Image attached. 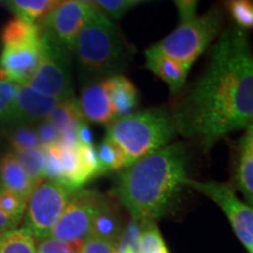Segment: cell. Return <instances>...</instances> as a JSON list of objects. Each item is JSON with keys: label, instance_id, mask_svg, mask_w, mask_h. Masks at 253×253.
Instances as JSON below:
<instances>
[{"label": "cell", "instance_id": "9", "mask_svg": "<svg viewBox=\"0 0 253 253\" xmlns=\"http://www.w3.org/2000/svg\"><path fill=\"white\" fill-rule=\"evenodd\" d=\"M185 186L197 190L213 201L225 213L237 238L248 253H253V209L240 201L232 184L216 181L199 182L188 177Z\"/></svg>", "mask_w": 253, "mask_h": 253}, {"label": "cell", "instance_id": "27", "mask_svg": "<svg viewBox=\"0 0 253 253\" xmlns=\"http://www.w3.org/2000/svg\"><path fill=\"white\" fill-rule=\"evenodd\" d=\"M27 202H25L17 195L12 194L7 190L0 188V209L6 217H8L15 224L20 223L25 211H26Z\"/></svg>", "mask_w": 253, "mask_h": 253}, {"label": "cell", "instance_id": "24", "mask_svg": "<svg viewBox=\"0 0 253 253\" xmlns=\"http://www.w3.org/2000/svg\"><path fill=\"white\" fill-rule=\"evenodd\" d=\"M97 160L100 164L101 175L123 170L126 167V161L122 151L116 144H114L108 138H104L96 149Z\"/></svg>", "mask_w": 253, "mask_h": 253}, {"label": "cell", "instance_id": "8", "mask_svg": "<svg viewBox=\"0 0 253 253\" xmlns=\"http://www.w3.org/2000/svg\"><path fill=\"white\" fill-rule=\"evenodd\" d=\"M106 201L107 196L96 190L82 188L75 190L48 237L82 244L90 235L95 218Z\"/></svg>", "mask_w": 253, "mask_h": 253}, {"label": "cell", "instance_id": "15", "mask_svg": "<svg viewBox=\"0 0 253 253\" xmlns=\"http://www.w3.org/2000/svg\"><path fill=\"white\" fill-rule=\"evenodd\" d=\"M236 188L242 192L249 205L253 204V125L245 128V132L237 144L235 164Z\"/></svg>", "mask_w": 253, "mask_h": 253}, {"label": "cell", "instance_id": "1", "mask_svg": "<svg viewBox=\"0 0 253 253\" xmlns=\"http://www.w3.org/2000/svg\"><path fill=\"white\" fill-rule=\"evenodd\" d=\"M176 134L205 151L253 121V54L248 34L231 25L209 52L196 80L176 95L169 109Z\"/></svg>", "mask_w": 253, "mask_h": 253}, {"label": "cell", "instance_id": "34", "mask_svg": "<svg viewBox=\"0 0 253 253\" xmlns=\"http://www.w3.org/2000/svg\"><path fill=\"white\" fill-rule=\"evenodd\" d=\"M94 5L99 6L104 13L114 19L121 18L130 7L128 0H94Z\"/></svg>", "mask_w": 253, "mask_h": 253}, {"label": "cell", "instance_id": "36", "mask_svg": "<svg viewBox=\"0 0 253 253\" xmlns=\"http://www.w3.org/2000/svg\"><path fill=\"white\" fill-rule=\"evenodd\" d=\"M77 141L79 144L93 145V132H91L87 121H84L79 126L77 130Z\"/></svg>", "mask_w": 253, "mask_h": 253}, {"label": "cell", "instance_id": "37", "mask_svg": "<svg viewBox=\"0 0 253 253\" xmlns=\"http://www.w3.org/2000/svg\"><path fill=\"white\" fill-rule=\"evenodd\" d=\"M18 225L9 219L8 217H6L4 213H2L1 209H0V231L4 230H11V229H15Z\"/></svg>", "mask_w": 253, "mask_h": 253}, {"label": "cell", "instance_id": "31", "mask_svg": "<svg viewBox=\"0 0 253 253\" xmlns=\"http://www.w3.org/2000/svg\"><path fill=\"white\" fill-rule=\"evenodd\" d=\"M34 130H36L40 147H48V145L58 144L61 141V136H60L59 130L48 120H42V121L38 122L37 128Z\"/></svg>", "mask_w": 253, "mask_h": 253}, {"label": "cell", "instance_id": "29", "mask_svg": "<svg viewBox=\"0 0 253 253\" xmlns=\"http://www.w3.org/2000/svg\"><path fill=\"white\" fill-rule=\"evenodd\" d=\"M140 223L130 220L122 231V235L116 245L118 253H141L140 251Z\"/></svg>", "mask_w": 253, "mask_h": 253}, {"label": "cell", "instance_id": "16", "mask_svg": "<svg viewBox=\"0 0 253 253\" xmlns=\"http://www.w3.org/2000/svg\"><path fill=\"white\" fill-rule=\"evenodd\" d=\"M53 123L61 136L60 143L74 145L78 143L77 130L82 122L86 121L79 108V103L75 99L62 100L56 104L47 119Z\"/></svg>", "mask_w": 253, "mask_h": 253}, {"label": "cell", "instance_id": "12", "mask_svg": "<svg viewBox=\"0 0 253 253\" xmlns=\"http://www.w3.org/2000/svg\"><path fill=\"white\" fill-rule=\"evenodd\" d=\"M41 38L34 42L2 47L0 56V72L8 80L26 84L39 65Z\"/></svg>", "mask_w": 253, "mask_h": 253}, {"label": "cell", "instance_id": "2", "mask_svg": "<svg viewBox=\"0 0 253 253\" xmlns=\"http://www.w3.org/2000/svg\"><path fill=\"white\" fill-rule=\"evenodd\" d=\"M188 163V144H168L123 169L114 189L116 198L132 220H156L170 210L185 186Z\"/></svg>", "mask_w": 253, "mask_h": 253}, {"label": "cell", "instance_id": "20", "mask_svg": "<svg viewBox=\"0 0 253 253\" xmlns=\"http://www.w3.org/2000/svg\"><path fill=\"white\" fill-rule=\"evenodd\" d=\"M41 30L39 25L21 17H15L8 21L2 28V47L21 45V43L39 41Z\"/></svg>", "mask_w": 253, "mask_h": 253}, {"label": "cell", "instance_id": "17", "mask_svg": "<svg viewBox=\"0 0 253 253\" xmlns=\"http://www.w3.org/2000/svg\"><path fill=\"white\" fill-rule=\"evenodd\" d=\"M104 82L116 119L134 113V109L140 102L138 90L135 84L121 74L104 79Z\"/></svg>", "mask_w": 253, "mask_h": 253}, {"label": "cell", "instance_id": "14", "mask_svg": "<svg viewBox=\"0 0 253 253\" xmlns=\"http://www.w3.org/2000/svg\"><path fill=\"white\" fill-rule=\"evenodd\" d=\"M144 56V67L160 78L169 87L171 96L175 97L181 93L184 88L190 68L157 52L153 46L145 50Z\"/></svg>", "mask_w": 253, "mask_h": 253}, {"label": "cell", "instance_id": "7", "mask_svg": "<svg viewBox=\"0 0 253 253\" xmlns=\"http://www.w3.org/2000/svg\"><path fill=\"white\" fill-rule=\"evenodd\" d=\"M74 191L61 182L48 179L36 186L27 201L25 217V227L34 239L41 240L49 236Z\"/></svg>", "mask_w": 253, "mask_h": 253}, {"label": "cell", "instance_id": "25", "mask_svg": "<svg viewBox=\"0 0 253 253\" xmlns=\"http://www.w3.org/2000/svg\"><path fill=\"white\" fill-rule=\"evenodd\" d=\"M140 251L141 253H169L156 220L147 219L140 223Z\"/></svg>", "mask_w": 253, "mask_h": 253}, {"label": "cell", "instance_id": "6", "mask_svg": "<svg viewBox=\"0 0 253 253\" xmlns=\"http://www.w3.org/2000/svg\"><path fill=\"white\" fill-rule=\"evenodd\" d=\"M71 54L53 34L41 30L40 61L27 86L59 101L74 99Z\"/></svg>", "mask_w": 253, "mask_h": 253}, {"label": "cell", "instance_id": "13", "mask_svg": "<svg viewBox=\"0 0 253 253\" xmlns=\"http://www.w3.org/2000/svg\"><path fill=\"white\" fill-rule=\"evenodd\" d=\"M78 103L86 121L108 126L116 120L104 80L84 84Z\"/></svg>", "mask_w": 253, "mask_h": 253}, {"label": "cell", "instance_id": "21", "mask_svg": "<svg viewBox=\"0 0 253 253\" xmlns=\"http://www.w3.org/2000/svg\"><path fill=\"white\" fill-rule=\"evenodd\" d=\"M12 154L34 185L38 186L45 181V154L42 147L13 150Z\"/></svg>", "mask_w": 253, "mask_h": 253}, {"label": "cell", "instance_id": "38", "mask_svg": "<svg viewBox=\"0 0 253 253\" xmlns=\"http://www.w3.org/2000/svg\"><path fill=\"white\" fill-rule=\"evenodd\" d=\"M75 1L82 2V4H86V5H89V6H93V7H95L94 0H75Z\"/></svg>", "mask_w": 253, "mask_h": 253}, {"label": "cell", "instance_id": "18", "mask_svg": "<svg viewBox=\"0 0 253 253\" xmlns=\"http://www.w3.org/2000/svg\"><path fill=\"white\" fill-rule=\"evenodd\" d=\"M0 188L17 195L25 202L36 189L12 153L6 154L0 160Z\"/></svg>", "mask_w": 253, "mask_h": 253}, {"label": "cell", "instance_id": "11", "mask_svg": "<svg viewBox=\"0 0 253 253\" xmlns=\"http://www.w3.org/2000/svg\"><path fill=\"white\" fill-rule=\"evenodd\" d=\"M59 102L54 97L37 93L27 84H20L14 100L0 116V123L9 126H31L46 120Z\"/></svg>", "mask_w": 253, "mask_h": 253}, {"label": "cell", "instance_id": "35", "mask_svg": "<svg viewBox=\"0 0 253 253\" xmlns=\"http://www.w3.org/2000/svg\"><path fill=\"white\" fill-rule=\"evenodd\" d=\"M173 2L178 8L181 23H185L196 15L198 0H173Z\"/></svg>", "mask_w": 253, "mask_h": 253}, {"label": "cell", "instance_id": "22", "mask_svg": "<svg viewBox=\"0 0 253 253\" xmlns=\"http://www.w3.org/2000/svg\"><path fill=\"white\" fill-rule=\"evenodd\" d=\"M0 253H37L36 239L26 227L0 231Z\"/></svg>", "mask_w": 253, "mask_h": 253}, {"label": "cell", "instance_id": "32", "mask_svg": "<svg viewBox=\"0 0 253 253\" xmlns=\"http://www.w3.org/2000/svg\"><path fill=\"white\" fill-rule=\"evenodd\" d=\"M80 253H118L116 245L96 236H88L82 242Z\"/></svg>", "mask_w": 253, "mask_h": 253}, {"label": "cell", "instance_id": "19", "mask_svg": "<svg viewBox=\"0 0 253 253\" xmlns=\"http://www.w3.org/2000/svg\"><path fill=\"white\" fill-rule=\"evenodd\" d=\"M122 231L123 226L118 207L107 197V201L104 202L102 209L95 218L90 235L108 240L114 245H118Z\"/></svg>", "mask_w": 253, "mask_h": 253}, {"label": "cell", "instance_id": "39", "mask_svg": "<svg viewBox=\"0 0 253 253\" xmlns=\"http://www.w3.org/2000/svg\"><path fill=\"white\" fill-rule=\"evenodd\" d=\"M128 1H129V5H130V7H131V6H134L136 4H140V2L145 1V0H128Z\"/></svg>", "mask_w": 253, "mask_h": 253}, {"label": "cell", "instance_id": "33", "mask_svg": "<svg viewBox=\"0 0 253 253\" xmlns=\"http://www.w3.org/2000/svg\"><path fill=\"white\" fill-rule=\"evenodd\" d=\"M19 86L20 84L6 79L0 72V116L6 112L9 104L14 100Z\"/></svg>", "mask_w": 253, "mask_h": 253}, {"label": "cell", "instance_id": "30", "mask_svg": "<svg viewBox=\"0 0 253 253\" xmlns=\"http://www.w3.org/2000/svg\"><path fill=\"white\" fill-rule=\"evenodd\" d=\"M81 244L63 242L55 238L47 237L39 240L37 245V253H80Z\"/></svg>", "mask_w": 253, "mask_h": 253}, {"label": "cell", "instance_id": "3", "mask_svg": "<svg viewBox=\"0 0 253 253\" xmlns=\"http://www.w3.org/2000/svg\"><path fill=\"white\" fill-rule=\"evenodd\" d=\"M74 52L84 84L118 75L131 55L118 26L96 7L91 9L79 32Z\"/></svg>", "mask_w": 253, "mask_h": 253}, {"label": "cell", "instance_id": "28", "mask_svg": "<svg viewBox=\"0 0 253 253\" xmlns=\"http://www.w3.org/2000/svg\"><path fill=\"white\" fill-rule=\"evenodd\" d=\"M8 140L11 142L13 150L40 147L36 130H34V128H31V126H11Z\"/></svg>", "mask_w": 253, "mask_h": 253}, {"label": "cell", "instance_id": "5", "mask_svg": "<svg viewBox=\"0 0 253 253\" xmlns=\"http://www.w3.org/2000/svg\"><path fill=\"white\" fill-rule=\"evenodd\" d=\"M224 23L223 9L214 6L204 14L195 15L185 23H181L175 31L153 47L168 58L191 68L196 60L223 32Z\"/></svg>", "mask_w": 253, "mask_h": 253}, {"label": "cell", "instance_id": "10", "mask_svg": "<svg viewBox=\"0 0 253 253\" xmlns=\"http://www.w3.org/2000/svg\"><path fill=\"white\" fill-rule=\"evenodd\" d=\"M93 6L75 0H61L43 18L40 28L53 34L69 52H74L75 42Z\"/></svg>", "mask_w": 253, "mask_h": 253}, {"label": "cell", "instance_id": "4", "mask_svg": "<svg viewBox=\"0 0 253 253\" xmlns=\"http://www.w3.org/2000/svg\"><path fill=\"white\" fill-rule=\"evenodd\" d=\"M175 135L169 109L149 108L114 120L107 126L106 138L118 145L129 167L170 144Z\"/></svg>", "mask_w": 253, "mask_h": 253}, {"label": "cell", "instance_id": "26", "mask_svg": "<svg viewBox=\"0 0 253 253\" xmlns=\"http://www.w3.org/2000/svg\"><path fill=\"white\" fill-rule=\"evenodd\" d=\"M226 8L237 27L244 31L253 27V4L251 0H226Z\"/></svg>", "mask_w": 253, "mask_h": 253}, {"label": "cell", "instance_id": "23", "mask_svg": "<svg viewBox=\"0 0 253 253\" xmlns=\"http://www.w3.org/2000/svg\"><path fill=\"white\" fill-rule=\"evenodd\" d=\"M61 0H7L17 17L36 23L43 19Z\"/></svg>", "mask_w": 253, "mask_h": 253}]
</instances>
